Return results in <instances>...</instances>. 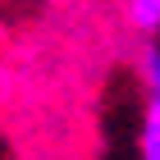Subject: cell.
<instances>
[{"label": "cell", "instance_id": "3957f363", "mask_svg": "<svg viewBox=\"0 0 160 160\" xmlns=\"http://www.w3.org/2000/svg\"><path fill=\"white\" fill-rule=\"evenodd\" d=\"M142 82H147V96H160V50L156 46L142 55Z\"/></svg>", "mask_w": 160, "mask_h": 160}, {"label": "cell", "instance_id": "6da1fadb", "mask_svg": "<svg viewBox=\"0 0 160 160\" xmlns=\"http://www.w3.org/2000/svg\"><path fill=\"white\" fill-rule=\"evenodd\" d=\"M142 160H160V96H147V114H142Z\"/></svg>", "mask_w": 160, "mask_h": 160}, {"label": "cell", "instance_id": "7a4b0ae2", "mask_svg": "<svg viewBox=\"0 0 160 160\" xmlns=\"http://www.w3.org/2000/svg\"><path fill=\"white\" fill-rule=\"evenodd\" d=\"M128 23L142 28V32H156L160 28V0H128Z\"/></svg>", "mask_w": 160, "mask_h": 160}]
</instances>
